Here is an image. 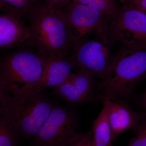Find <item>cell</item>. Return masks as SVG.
I'll return each mask as SVG.
<instances>
[{"instance_id":"1","label":"cell","mask_w":146,"mask_h":146,"mask_svg":"<svg viewBox=\"0 0 146 146\" xmlns=\"http://www.w3.org/2000/svg\"><path fill=\"white\" fill-rule=\"evenodd\" d=\"M31 36L29 44L47 59L69 57L75 36L63 10L37 4L29 15Z\"/></svg>"},{"instance_id":"2","label":"cell","mask_w":146,"mask_h":146,"mask_svg":"<svg viewBox=\"0 0 146 146\" xmlns=\"http://www.w3.org/2000/svg\"><path fill=\"white\" fill-rule=\"evenodd\" d=\"M0 115L19 138H32L54 106L42 92L0 100Z\"/></svg>"},{"instance_id":"3","label":"cell","mask_w":146,"mask_h":146,"mask_svg":"<svg viewBox=\"0 0 146 146\" xmlns=\"http://www.w3.org/2000/svg\"><path fill=\"white\" fill-rule=\"evenodd\" d=\"M47 59L28 50L3 59L0 68V100L34 93Z\"/></svg>"},{"instance_id":"4","label":"cell","mask_w":146,"mask_h":146,"mask_svg":"<svg viewBox=\"0 0 146 146\" xmlns=\"http://www.w3.org/2000/svg\"><path fill=\"white\" fill-rule=\"evenodd\" d=\"M146 76V50L124 47L115 53L109 73L98 82L102 100L105 98L119 100L129 98Z\"/></svg>"},{"instance_id":"5","label":"cell","mask_w":146,"mask_h":146,"mask_svg":"<svg viewBox=\"0 0 146 146\" xmlns=\"http://www.w3.org/2000/svg\"><path fill=\"white\" fill-rule=\"evenodd\" d=\"M109 38L96 36L77 40L69 56L76 72L86 73L102 80L111 70L115 54Z\"/></svg>"},{"instance_id":"6","label":"cell","mask_w":146,"mask_h":146,"mask_svg":"<svg viewBox=\"0 0 146 146\" xmlns=\"http://www.w3.org/2000/svg\"><path fill=\"white\" fill-rule=\"evenodd\" d=\"M109 38L113 45L146 50V13L127 5L119 7L110 18Z\"/></svg>"},{"instance_id":"7","label":"cell","mask_w":146,"mask_h":146,"mask_svg":"<svg viewBox=\"0 0 146 146\" xmlns=\"http://www.w3.org/2000/svg\"><path fill=\"white\" fill-rule=\"evenodd\" d=\"M78 120L75 113L54 106L36 135L33 146H64L77 133Z\"/></svg>"},{"instance_id":"8","label":"cell","mask_w":146,"mask_h":146,"mask_svg":"<svg viewBox=\"0 0 146 146\" xmlns=\"http://www.w3.org/2000/svg\"><path fill=\"white\" fill-rule=\"evenodd\" d=\"M76 41L90 34L109 38L110 18L95 9L70 1L63 9Z\"/></svg>"},{"instance_id":"9","label":"cell","mask_w":146,"mask_h":146,"mask_svg":"<svg viewBox=\"0 0 146 146\" xmlns=\"http://www.w3.org/2000/svg\"><path fill=\"white\" fill-rule=\"evenodd\" d=\"M53 94L72 104L102 100L98 82L94 77L81 72L71 73L62 84L56 87Z\"/></svg>"},{"instance_id":"10","label":"cell","mask_w":146,"mask_h":146,"mask_svg":"<svg viewBox=\"0 0 146 146\" xmlns=\"http://www.w3.org/2000/svg\"><path fill=\"white\" fill-rule=\"evenodd\" d=\"M107 103L108 113L112 130V141L126 131L136 129L146 118V112H138L132 109L125 102L105 98Z\"/></svg>"},{"instance_id":"11","label":"cell","mask_w":146,"mask_h":146,"mask_svg":"<svg viewBox=\"0 0 146 146\" xmlns=\"http://www.w3.org/2000/svg\"><path fill=\"white\" fill-rule=\"evenodd\" d=\"M30 27L14 16L3 14L0 16V46L2 48L29 43Z\"/></svg>"},{"instance_id":"12","label":"cell","mask_w":146,"mask_h":146,"mask_svg":"<svg viewBox=\"0 0 146 146\" xmlns=\"http://www.w3.org/2000/svg\"><path fill=\"white\" fill-rule=\"evenodd\" d=\"M73 69L69 57L47 59L34 93L42 92L48 87H56L62 84L72 72Z\"/></svg>"},{"instance_id":"13","label":"cell","mask_w":146,"mask_h":146,"mask_svg":"<svg viewBox=\"0 0 146 146\" xmlns=\"http://www.w3.org/2000/svg\"><path fill=\"white\" fill-rule=\"evenodd\" d=\"M103 102V107L92 125V146H112V130L108 119L107 103L105 100Z\"/></svg>"},{"instance_id":"14","label":"cell","mask_w":146,"mask_h":146,"mask_svg":"<svg viewBox=\"0 0 146 146\" xmlns=\"http://www.w3.org/2000/svg\"><path fill=\"white\" fill-rule=\"evenodd\" d=\"M37 0H0L1 10L8 14L21 19L28 16L32 9L37 4Z\"/></svg>"},{"instance_id":"15","label":"cell","mask_w":146,"mask_h":146,"mask_svg":"<svg viewBox=\"0 0 146 146\" xmlns=\"http://www.w3.org/2000/svg\"><path fill=\"white\" fill-rule=\"evenodd\" d=\"M71 1L85 5L99 11L109 17L110 19L119 8L117 1L115 0H71Z\"/></svg>"},{"instance_id":"16","label":"cell","mask_w":146,"mask_h":146,"mask_svg":"<svg viewBox=\"0 0 146 146\" xmlns=\"http://www.w3.org/2000/svg\"><path fill=\"white\" fill-rule=\"evenodd\" d=\"M19 138L0 119V146H16Z\"/></svg>"},{"instance_id":"17","label":"cell","mask_w":146,"mask_h":146,"mask_svg":"<svg viewBox=\"0 0 146 146\" xmlns=\"http://www.w3.org/2000/svg\"><path fill=\"white\" fill-rule=\"evenodd\" d=\"M133 131L136 135L131 139L127 146H146V119Z\"/></svg>"},{"instance_id":"18","label":"cell","mask_w":146,"mask_h":146,"mask_svg":"<svg viewBox=\"0 0 146 146\" xmlns=\"http://www.w3.org/2000/svg\"><path fill=\"white\" fill-rule=\"evenodd\" d=\"M64 146H92L91 131L86 133H78Z\"/></svg>"},{"instance_id":"19","label":"cell","mask_w":146,"mask_h":146,"mask_svg":"<svg viewBox=\"0 0 146 146\" xmlns=\"http://www.w3.org/2000/svg\"><path fill=\"white\" fill-rule=\"evenodd\" d=\"M47 7L57 10H63L70 0H45Z\"/></svg>"},{"instance_id":"20","label":"cell","mask_w":146,"mask_h":146,"mask_svg":"<svg viewBox=\"0 0 146 146\" xmlns=\"http://www.w3.org/2000/svg\"><path fill=\"white\" fill-rule=\"evenodd\" d=\"M129 7H133L136 10L145 12L146 11V0H140Z\"/></svg>"},{"instance_id":"21","label":"cell","mask_w":146,"mask_h":146,"mask_svg":"<svg viewBox=\"0 0 146 146\" xmlns=\"http://www.w3.org/2000/svg\"><path fill=\"white\" fill-rule=\"evenodd\" d=\"M142 104H143L144 108L146 112V89L145 94H144L143 96V99H142Z\"/></svg>"},{"instance_id":"22","label":"cell","mask_w":146,"mask_h":146,"mask_svg":"<svg viewBox=\"0 0 146 146\" xmlns=\"http://www.w3.org/2000/svg\"><path fill=\"white\" fill-rule=\"evenodd\" d=\"M117 1H118L121 4H122L123 5H126L130 1V0H117Z\"/></svg>"},{"instance_id":"23","label":"cell","mask_w":146,"mask_h":146,"mask_svg":"<svg viewBox=\"0 0 146 146\" xmlns=\"http://www.w3.org/2000/svg\"><path fill=\"white\" fill-rule=\"evenodd\" d=\"M140 1V0H130V1L126 5L129 6H131V5L133 4V3H134L136 2V1Z\"/></svg>"},{"instance_id":"24","label":"cell","mask_w":146,"mask_h":146,"mask_svg":"<svg viewBox=\"0 0 146 146\" xmlns=\"http://www.w3.org/2000/svg\"><path fill=\"white\" fill-rule=\"evenodd\" d=\"M145 13H146V11H145Z\"/></svg>"}]
</instances>
